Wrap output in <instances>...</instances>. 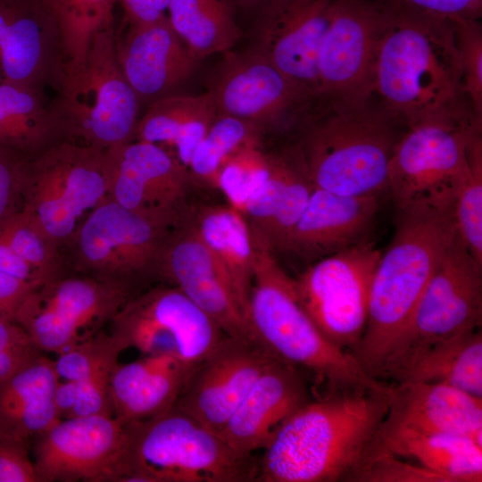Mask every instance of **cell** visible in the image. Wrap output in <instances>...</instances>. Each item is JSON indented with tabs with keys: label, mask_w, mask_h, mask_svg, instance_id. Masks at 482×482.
Listing matches in <instances>:
<instances>
[{
	"label": "cell",
	"mask_w": 482,
	"mask_h": 482,
	"mask_svg": "<svg viewBox=\"0 0 482 482\" xmlns=\"http://www.w3.org/2000/svg\"><path fill=\"white\" fill-rule=\"evenodd\" d=\"M122 353L107 332L104 345L86 378L79 383V392L71 417L96 414L112 415L110 385L112 372Z\"/></svg>",
	"instance_id": "obj_40"
},
{
	"label": "cell",
	"mask_w": 482,
	"mask_h": 482,
	"mask_svg": "<svg viewBox=\"0 0 482 482\" xmlns=\"http://www.w3.org/2000/svg\"><path fill=\"white\" fill-rule=\"evenodd\" d=\"M461 58L462 87L474 114L482 117V30L478 20L453 21Z\"/></svg>",
	"instance_id": "obj_42"
},
{
	"label": "cell",
	"mask_w": 482,
	"mask_h": 482,
	"mask_svg": "<svg viewBox=\"0 0 482 482\" xmlns=\"http://www.w3.org/2000/svg\"><path fill=\"white\" fill-rule=\"evenodd\" d=\"M270 152L262 144L246 146L232 155L219 170L214 188L225 196L227 204L244 212L259 194L270 174Z\"/></svg>",
	"instance_id": "obj_38"
},
{
	"label": "cell",
	"mask_w": 482,
	"mask_h": 482,
	"mask_svg": "<svg viewBox=\"0 0 482 482\" xmlns=\"http://www.w3.org/2000/svg\"><path fill=\"white\" fill-rule=\"evenodd\" d=\"M79 392L77 381L59 380L54 393V403L60 419L69 418Z\"/></svg>",
	"instance_id": "obj_50"
},
{
	"label": "cell",
	"mask_w": 482,
	"mask_h": 482,
	"mask_svg": "<svg viewBox=\"0 0 482 482\" xmlns=\"http://www.w3.org/2000/svg\"><path fill=\"white\" fill-rule=\"evenodd\" d=\"M31 443L0 436V482H40L29 456Z\"/></svg>",
	"instance_id": "obj_46"
},
{
	"label": "cell",
	"mask_w": 482,
	"mask_h": 482,
	"mask_svg": "<svg viewBox=\"0 0 482 482\" xmlns=\"http://www.w3.org/2000/svg\"><path fill=\"white\" fill-rule=\"evenodd\" d=\"M385 8L395 12L430 18L459 21L478 20L482 0H377Z\"/></svg>",
	"instance_id": "obj_43"
},
{
	"label": "cell",
	"mask_w": 482,
	"mask_h": 482,
	"mask_svg": "<svg viewBox=\"0 0 482 482\" xmlns=\"http://www.w3.org/2000/svg\"><path fill=\"white\" fill-rule=\"evenodd\" d=\"M383 424L421 433L453 434L482 445V398L442 383H389Z\"/></svg>",
	"instance_id": "obj_25"
},
{
	"label": "cell",
	"mask_w": 482,
	"mask_h": 482,
	"mask_svg": "<svg viewBox=\"0 0 482 482\" xmlns=\"http://www.w3.org/2000/svg\"><path fill=\"white\" fill-rule=\"evenodd\" d=\"M237 9L234 0H171L167 17L189 52L202 61L232 50L240 40Z\"/></svg>",
	"instance_id": "obj_32"
},
{
	"label": "cell",
	"mask_w": 482,
	"mask_h": 482,
	"mask_svg": "<svg viewBox=\"0 0 482 482\" xmlns=\"http://www.w3.org/2000/svg\"><path fill=\"white\" fill-rule=\"evenodd\" d=\"M216 115L208 91L196 96L168 95L149 104L138 120L134 139L162 146L187 170L194 151Z\"/></svg>",
	"instance_id": "obj_30"
},
{
	"label": "cell",
	"mask_w": 482,
	"mask_h": 482,
	"mask_svg": "<svg viewBox=\"0 0 482 482\" xmlns=\"http://www.w3.org/2000/svg\"><path fill=\"white\" fill-rule=\"evenodd\" d=\"M482 265L458 234L428 280L378 379L403 380L430 348L481 328Z\"/></svg>",
	"instance_id": "obj_9"
},
{
	"label": "cell",
	"mask_w": 482,
	"mask_h": 482,
	"mask_svg": "<svg viewBox=\"0 0 482 482\" xmlns=\"http://www.w3.org/2000/svg\"><path fill=\"white\" fill-rule=\"evenodd\" d=\"M0 238L45 281L68 270L62 249L23 210L0 220Z\"/></svg>",
	"instance_id": "obj_37"
},
{
	"label": "cell",
	"mask_w": 482,
	"mask_h": 482,
	"mask_svg": "<svg viewBox=\"0 0 482 482\" xmlns=\"http://www.w3.org/2000/svg\"><path fill=\"white\" fill-rule=\"evenodd\" d=\"M0 271L35 285L46 282L0 238Z\"/></svg>",
	"instance_id": "obj_49"
},
{
	"label": "cell",
	"mask_w": 482,
	"mask_h": 482,
	"mask_svg": "<svg viewBox=\"0 0 482 482\" xmlns=\"http://www.w3.org/2000/svg\"><path fill=\"white\" fill-rule=\"evenodd\" d=\"M453 216L457 234L470 254L482 265V140L472 141L470 169L455 196Z\"/></svg>",
	"instance_id": "obj_39"
},
{
	"label": "cell",
	"mask_w": 482,
	"mask_h": 482,
	"mask_svg": "<svg viewBox=\"0 0 482 482\" xmlns=\"http://www.w3.org/2000/svg\"><path fill=\"white\" fill-rule=\"evenodd\" d=\"M335 0H265L247 48L263 55L318 99L317 60Z\"/></svg>",
	"instance_id": "obj_18"
},
{
	"label": "cell",
	"mask_w": 482,
	"mask_h": 482,
	"mask_svg": "<svg viewBox=\"0 0 482 482\" xmlns=\"http://www.w3.org/2000/svg\"><path fill=\"white\" fill-rule=\"evenodd\" d=\"M207 91L217 114L252 122L265 132L302 122L320 101L249 48L223 54Z\"/></svg>",
	"instance_id": "obj_15"
},
{
	"label": "cell",
	"mask_w": 482,
	"mask_h": 482,
	"mask_svg": "<svg viewBox=\"0 0 482 482\" xmlns=\"http://www.w3.org/2000/svg\"><path fill=\"white\" fill-rule=\"evenodd\" d=\"M264 134V129L252 122L217 114L193 153L187 167L190 179L214 187L222 165L239 150L262 144Z\"/></svg>",
	"instance_id": "obj_36"
},
{
	"label": "cell",
	"mask_w": 482,
	"mask_h": 482,
	"mask_svg": "<svg viewBox=\"0 0 482 482\" xmlns=\"http://www.w3.org/2000/svg\"><path fill=\"white\" fill-rule=\"evenodd\" d=\"M192 226L226 274L246 319L254 259L253 229L248 220L227 204L203 208Z\"/></svg>",
	"instance_id": "obj_31"
},
{
	"label": "cell",
	"mask_w": 482,
	"mask_h": 482,
	"mask_svg": "<svg viewBox=\"0 0 482 482\" xmlns=\"http://www.w3.org/2000/svg\"><path fill=\"white\" fill-rule=\"evenodd\" d=\"M309 377L274 356L234 411L220 436L240 454L264 450L281 425L312 399Z\"/></svg>",
	"instance_id": "obj_23"
},
{
	"label": "cell",
	"mask_w": 482,
	"mask_h": 482,
	"mask_svg": "<svg viewBox=\"0 0 482 482\" xmlns=\"http://www.w3.org/2000/svg\"><path fill=\"white\" fill-rule=\"evenodd\" d=\"M126 24L114 33L120 70L139 101H155L185 82L199 63L171 27L167 15Z\"/></svg>",
	"instance_id": "obj_24"
},
{
	"label": "cell",
	"mask_w": 482,
	"mask_h": 482,
	"mask_svg": "<svg viewBox=\"0 0 482 482\" xmlns=\"http://www.w3.org/2000/svg\"><path fill=\"white\" fill-rule=\"evenodd\" d=\"M40 482H114L126 441L112 415L60 419L33 440Z\"/></svg>",
	"instance_id": "obj_17"
},
{
	"label": "cell",
	"mask_w": 482,
	"mask_h": 482,
	"mask_svg": "<svg viewBox=\"0 0 482 482\" xmlns=\"http://www.w3.org/2000/svg\"><path fill=\"white\" fill-rule=\"evenodd\" d=\"M55 17L64 74L80 69L94 37L113 29L114 6L119 0H46Z\"/></svg>",
	"instance_id": "obj_35"
},
{
	"label": "cell",
	"mask_w": 482,
	"mask_h": 482,
	"mask_svg": "<svg viewBox=\"0 0 482 482\" xmlns=\"http://www.w3.org/2000/svg\"><path fill=\"white\" fill-rule=\"evenodd\" d=\"M237 8L245 11H256L265 0H234Z\"/></svg>",
	"instance_id": "obj_51"
},
{
	"label": "cell",
	"mask_w": 482,
	"mask_h": 482,
	"mask_svg": "<svg viewBox=\"0 0 482 482\" xmlns=\"http://www.w3.org/2000/svg\"><path fill=\"white\" fill-rule=\"evenodd\" d=\"M37 287L0 271V313L12 319L18 305Z\"/></svg>",
	"instance_id": "obj_47"
},
{
	"label": "cell",
	"mask_w": 482,
	"mask_h": 482,
	"mask_svg": "<svg viewBox=\"0 0 482 482\" xmlns=\"http://www.w3.org/2000/svg\"><path fill=\"white\" fill-rule=\"evenodd\" d=\"M171 0H119L124 11V23L154 21L165 15Z\"/></svg>",
	"instance_id": "obj_48"
},
{
	"label": "cell",
	"mask_w": 482,
	"mask_h": 482,
	"mask_svg": "<svg viewBox=\"0 0 482 482\" xmlns=\"http://www.w3.org/2000/svg\"><path fill=\"white\" fill-rule=\"evenodd\" d=\"M64 64L57 22L46 0H0V80L40 95L57 88Z\"/></svg>",
	"instance_id": "obj_20"
},
{
	"label": "cell",
	"mask_w": 482,
	"mask_h": 482,
	"mask_svg": "<svg viewBox=\"0 0 482 482\" xmlns=\"http://www.w3.org/2000/svg\"><path fill=\"white\" fill-rule=\"evenodd\" d=\"M273 357L259 343L226 336L195 364L173 407L220 433Z\"/></svg>",
	"instance_id": "obj_19"
},
{
	"label": "cell",
	"mask_w": 482,
	"mask_h": 482,
	"mask_svg": "<svg viewBox=\"0 0 482 482\" xmlns=\"http://www.w3.org/2000/svg\"><path fill=\"white\" fill-rule=\"evenodd\" d=\"M59 140L58 122L43 96L0 80V145L32 157Z\"/></svg>",
	"instance_id": "obj_33"
},
{
	"label": "cell",
	"mask_w": 482,
	"mask_h": 482,
	"mask_svg": "<svg viewBox=\"0 0 482 482\" xmlns=\"http://www.w3.org/2000/svg\"><path fill=\"white\" fill-rule=\"evenodd\" d=\"M387 394L332 392L304 403L263 450L257 481H346L386 416Z\"/></svg>",
	"instance_id": "obj_2"
},
{
	"label": "cell",
	"mask_w": 482,
	"mask_h": 482,
	"mask_svg": "<svg viewBox=\"0 0 482 482\" xmlns=\"http://www.w3.org/2000/svg\"><path fill=\"white\" fill-rule=\"evenodd\" d=\"M114 33H98L84 65L57 88L51 109L65 140L111 149L134 139L140 101L119 65Z\"/></svg>",
	"instance_id": "obj_8"
},
{
	"label": "cell",
	"mask_w": 482,
	"mask_h": 482,
	"mask_svg": "<svg viewBox=\"0 0 482 482\" xmlns=\"http://www.w3.org/2000/svg\"><path fill=\"white\" fill-rule=\"evenodd\" d=\"M112 152L59 140L27 159L22 208L62 249L82 220L109 198Z\"/></svg>",
	"instance_id": "obj_7"
},
{
	"label": "cell",
	"mask_w": 482,
	"mask_h": 482,
	"mask_svg": "<svg viewBox=\"0 0 482 482\" xmlns=\"http://www.w3.org/2000/svg\"><path fill=\"white\" fill-rule=\"evenodd\" d=\"M402 381L442 383L482 398L481 328L430 348Z\"/></svg>",
	"instance_id": "obj_34"
},
{
	"label": "cell",
	"mask_w": 482,
	"mask_h": 482,
	"mask_svg": "<svg viewBox=\"0 0 482 482\" xmlns=\"http://www.w3.org/2000/svg\"><path fill=\"white\" fill-rule=\"evenodd\" d=\"M54 360L40 353L0 382V436L32 440L60 420Z\"/></svg>",
	"instance_id": "obj_29"
},
{
	"label": "cell",
	"mask_w": 482,
	"mask_h": 482,
	"mask_svg": "<svg viewBox=\"0 0 482 482\" xmlns=\"http://www.w3.org/2000/svg\"><path fill=\"white\" fill-rule=\"evenodd\" d=\"M386 11L377 0H335L317 60L320 101L369 100Z\"/></svg>",
	"instance_id": "obj_16"
},
{
	"label": "cell",
	"mask_w": 482,
	"mask_h": 482,
	"mask_svg": "<svg viewBox=\"0 0 482 482\" xmlns=\"http://www.w3.org/2000/svg\"><path fill=\"white\" fill-rule=\"evenodd\" d=\"M158 277L179 288L231 337L256 342L223 270L182 220L164 245Z\"/></svg>",
	"instance_id": "obj_22"
},
{
	"label": "cell",
	"mask_w": 482,
	"mask_h": 482,
	"mask_svg": "<svg viewBox=\"0 0 482 482\" xmlns=\"http://www.w3.org/2000/svg\"><path fill=\"white\" fill-rule=\"evenodd\" d=\"M368 451H382L414 461L445 482L482 481V445L467 436L421 433L380 425Z\"/></svg>",
	"instance_id": "obj_28"
},
{
	"label": "cell",
	"mask_w": 482,
	"mask_h": 482,
	"mask_svg": "<svg viewBox=\"0 0 482 482\" xmlns=\"http://www.w3.org/2000/svg\"><path fill=\"white\" fill-rule=\"evenodd\" d=\"M379 195H343L314 188L282 250L319 260L366 241Z\"/></svg>",
	"instance_id": "obj_26"
},
{
	"label": "cell",
	"mask_w": 482,
	"mask_h": 482,
	"mask_svg": "<svg viewBox=\"0 0 482 482\" xmlns=\"http://www.w3.org/2000/svg\"><path fill=\"white\" fill-rule=\"evenodd\" d=\"M302 124L297 146L314 187L352 196L386 191L389 162L404 126L378 104L319 101Z\"/></svg>",
	"instance_id": "obj_5"
},
{
	"label": "cell",
	"mask_w": 482,
	"mask_h": 482,
	"mask_svg": "<svg viewBox=\"0 0 482 482\" xmlns=\"http://www.w3.org/2000/svg\"><path fill=\"white\" fill-rule=\"evenodd\" d=\"M253 278L246 320L255 340L274 356L326 386L328 393L387 392L388 383L370 377L354 356L328 340L302 306L291 278L254 230Z\"/></svg>",
	"instance_id": "obj_4"
},
{
	"label": "cell",
	"mask_w": 482,
	"mask_h": 482,
	"mask_svg": "<svg viewBox=\"0 0 482 482\" xmlns=\"http://www.w3.org/2000/svg\"><path fill=\"white\" fill-rule=\"evenodd\" d=\"M109 198L138 213L176 226L183 218L188 171L162 146L132 140L112 148Z\"/></svg>",
	"instance_id": "obj_21"
},
{
	"label": "cell",
	"mask_w": 482,
	"mask_h": 482,
	"mask_svg": "<svg viewBox=\"0 0 482 482\" xmlns=\"http://www.w3.org/2000/svg\"><path fill=\"white\" fill-rule=\"evenodd\" d=\"M131 296L123 288L67 270L31 290L12 320L39 351L60 354L103 329Z\"/></svg>",
	"instance_id": "obj_12"
},
{
	"label": "cell",
	"mask_w": 482,
	"mask_h": 482,
	"mask_svg": "<svg viewBox=\"0 0 482 482\" xmlns=\"http://www.w3.org/2000/svg\"><path fill=\"white\" fill-rule=\"evenodd\" d=\"M346 481L362 482H445L421 465L382 451H367Z\"/></svg>",
	"instance_id": "obj_41"
},
{
	"label": "cell",
	"mask_w": 482,
	"mask_h": 482,
	"mask_svg": "<svg viewBox=\"0 0 482 482\" xmlns=\"http://www.w3.org/2000/svg\"><path fill=\"white\" fill-rule=\"evenodd\" d=\"M195 364L170 354H149L118 363L110 385L112 416L122 425L172 408Z\"/></svg>",
	"instance_id": "obj_27"
},
{
	"label": "cell",
	"mask_w": 482,
	"mask_h": 482,
	"mask_svg": "<svg viewBox=\"0 0 482 482\" xmlns=\"http://www.w3.org/2000/svg\"><path fill=\"white\" fill-rule=\"evenodd\" d=\"M397 212L395 235L381 253L372 276L365 330L353 353L364 371L377 380L457 235L452 210L414 207Z\"/></svg>",
	"instance_id": "obj_3"
},
{
	"label": "cell",
	"mask_w": 482,
	"mask_h": 482,
	"mask_svg": "<svg viewBox=\"0 0 482 482\" xmlns=\"http://www.w3.org/2000/svg\"><path fill=\"white\" fill-rule=\"evenodd\" d=\"M174 227L108 198L89 212L62 248L65 266L134 295L140 279L158 276Z\"/></svg>",
	"instance_id": "obj_10"
},
{
	"label": "cell",
	"mask_w": 482,
	"mask_h": 482,
	"mask_svg": "<svg viewBox=\"0 0 482 482\" xmlns=\"http://www.w3.org/2000/svg\"><path fill=\"white\" fill-rule=\"evenodd\" d=\"M125 431L115 482L257 481L260 458L237 453L176 407L126 424Z\"/></svg>",
	"instance_id": "obj_6"
},
{
	"label": "cell",
	"mask_w": 482,
	"mask_h": 482,
	"mask_svg": "<svg viewBox=\"0 0 482 482\" xmlns=\"http://www.w3.org/2000/svg\"><path fill=\"white\" fill-rule=\"evenodd\" d=\"M41 353L12 318L0 316V382Z\"/></svg>",
	"instance_id": "obj_44"
},
{
	"label": "cell",
	"mask_w": 482,
	"mask_h": 482,
	"mask_svg": "<svg viewBox=\"0 0 482 482\" xmlns=\"http://www.w3.org/2000/svg\"><path fill=\"white\" fill-rule=\"evenodd\" d=\"M385 9L369 100L406 129L477 117L463 91L454 21Z\"/></svg>",
	"instance_id": "obj_1"
},
{
	"label": "cell",
	"mask_w": 482,
	"mask_h": 482,
	"mask_svg": "<svg viewBox=\"0 0 482 482\" xmlns=\"http://www.w3.org/2000/svg\"><path fill=\"white\" fill-rule=\"evenodd\" d=\"M28 158L0 145V220L22 208L23 172Z\"/></svg>",
	"instance_id": "obj_45"
},
{
	"label": "cell",
	"mask_w": 482,
	"mask_h": 482,
	"mask_svg": "<svg viewBox=\"0 0 482 482\" xmlns=\"http://www.w3.org/2000/svg\"><path fill=\"white\" fill-rule=\"evenodd\" d=\"M481 120H429L407 128L391 157L387 188L397 212L414 207L452 210L470 169Z\"/></svg>",
	"instance_id": "obj_11"
},
{
	"label": "cell",
	"mask_w": 482,
	"mask_h": 482,
	"mask_svg": "<svg viewBox=\"0 0 482 482\" xmlns=\"http://www.w3.org/2000/svg\"><path fill=\"white\" fill-rule=\"evenodd\" d=\"M382 251L369 241L319 259L294 279L322 335L352 354L365 330L372 276Z\"/></svg>",
	"instance_id": "obj_14"
},
{
	"label": "cell",
	"mask_w": 482,
	"mask_h": 482,
	"mask_svg": "<svg viewBox=\"0 0 482 482\" xmlns=\"http://www.w3.org/2000/svg\"><path fill=\"white\" fill-rule=\"evenodd\" d=\"M0 316H4V315H2V314L0 313ZM5 317H6V316H5Z\"/></svg>",
	"instance_id": "obj_52"
},
{
	"label": "cell",
	"mask_w": 482,
	"mask_h": 482,
	"mask_svg": "<svg viewBox=\"0 0 482 482\" xmlns=\"http://www.w3.org/2000/svg\"><path fill=\"white\" fill-rule=\"evenodd\" d=\"M121 351L170 354L196 364L227 336L179 288L159 286L131 296L109 322Z\"/></svg>",
	"instance_id": "obj_13"
}]
</instances>
